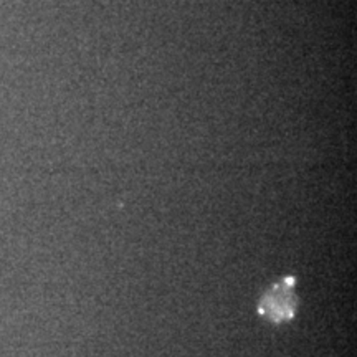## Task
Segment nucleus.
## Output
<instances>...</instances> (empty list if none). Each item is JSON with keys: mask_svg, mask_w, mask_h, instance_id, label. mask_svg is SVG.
Instances as JSON below:
<instances>
[{"mask_svg": "<svg viewBox=\"0 0 357 357\" xmlns=\"http://www.w3.org/2000/svg\"><path fill=\"white\" fill-rule=\"evenodd\" d=\"M293 287L294 280L284 278L273 288L268 289V293L261 298L260 307H258L260 314L275 323L291 319L296 311V294L293 291Z\"/></svg>", "mask_w": 357, "mask_h": 357, "instance_id": "f257e3e1", "label": "nucleus"}]
</instances>
